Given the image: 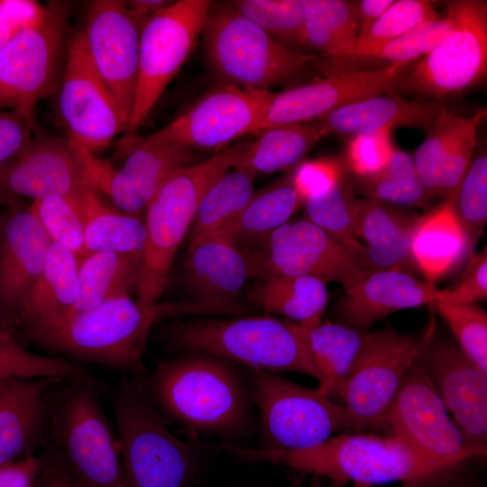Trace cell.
Returning a JSON list of instances; mask_svg holds the SVG:
<instances>
[{"instance_id": "cell-1", "label": "cell", "mask_w": 487, "mask_h": 487, "mask_svg": "<svg viewBox=\"0 0 487 487\" xmlns=\"http://www.w3.org/2000/svg\"><path fill=\"white\" fill-rule=\"evenodd\" d=\"M247 311L240 302L157 301L143 305L130 296H120L30 338L81 361L141 372L148 336L155 325L188 316L243 315Z\"/></svg>"}, {"instance_id": "cell-2", "label": "cell", "mask_w": 487, "mask_h": 487, "mask_svg": "<svg viewBox=\"0 0 487 487\" xmlns=\"http://www.w3.org/2000/svg\"><path fill=\"white\" fill-rule=\"evenodd\" d=\"M150 389L167 415L194 432L234 434L249 418L243 382L226 362L215 356L195 353L162 362Z\"/></svg>"}, {"instance_id": "cell-3", "label": "cell", "mask_w": 487, "mask_h": 487, "mask_svg": "<svg viewBox=\"0 0 487 487\" xmlns=\"http://www.w3.org/2000/svg\"><path fill=\"white\" fill-rule=\"evenodd\" d=\"M251 460L281 464L354 483L416 482L443 472L416 454L397 436L372 433H340L306 449L280 450L225 446Z\"/></svg>"}, {"instance_id": "cell-4", "label": "cell", "mask_w": 487, "mask_h": 487, "mask_svg": "<svg viewBox=\"0 0 487 487\" xmlns=\"http://www.w3.org/2000/svg\"><path fill=\"white\" fill-rule=\"evenodd\" d=\"M246 143L229 147L208 160L172 173L145 207V240L136 300L143 305L159 301L169 272L198 205L208 187L234 168Z\"/></svg>"}, {"instance_id": "cell-5", "label": "cell", "mask_w": 487, "mask_h": 487, "mask_svg": "<svg viewBox=\"0 0 487 487\" xmlns=\"http://www.w3.org/2000/svg\"><path fill=\"white\" fill-rule=\"evenodd\" d=\"M176 348L234 361L259 371L295 372L319 381L304 331L290 320L248 317L179 322L168 330Z\"/></svg>"}, {"instance_id": "cell-6", "label": "cell", "mask_w": 487, "mask_h": 487, "mask_svg": "<svg viewBox=\"0 0 487 487\" xmlns=\"http://www.w3.org/2000/svg\"><path fill=\"white\" fill-rule=\"evenodd\" d=\"M202 33L207 62L222 84L269 90L317 58L284 47L230 4L212 5Z\"/></svg>"}, {"instance_id": "cell-7", "label": "cell", "mask_w": 487, "mask_h": 487, "mask_svg": "<svg viewBox=\"0 0 487 487\" xmlns=\"http://www.w3.org/2000/svg\"><path fill=\"white\" fill-rule=\"evenodd\" d=\"M252 398L260 416L263 448L299 450L345 432L367 430L343 404L317 389L255 370Z\"/></svg>"}, {"instance_id": "cell-8", "label": "cell", "mask_w": 487, "mask_h": 487, "mask_svg": "<svg viewBox=\"0 0 487 487\" xmlns=\"http://www.w3.org/2000/svg\"><path fill=\"white\" fill-rule=\"evenodd\" d=\"M48 418L51 450L82 482L126 487L117 436L89 381L73 380L49 405Z\"/></svg>"}, {"instance_id": "cell-9", "label": "cell", "mask_w": 487, "mask_h": 487, "mask_svg": "<svg viewBox=\"0 0 487 487\" xmlns=\"http://www.w3.org/2000/svg\"><path fill=\"white\" fill-rule=\"evenodd\" d=\"M68 8L51 2L43 19L0 51V109L34 118L39 100L58 92L64 70Z\"/></svg>"}, {"instance_id": "cell-10", "label": "cell", "mask_w": 487, "mask_h": 487, "mask_svg": "<svg viewBox=\"0 0 487 487\" xmlns=\"http://www.w3.org/2000/svg\"><path fill=\"white\" fill-rule=\"evenodd\" d=\"M212 1L179 0L142 26L138 78L125 136L136 134L154 105L193 51Z\"/></svg>"}, {"instance_id": "cell-11", "label": "cell", "mask_w": 487, "mask_h": 487, "mask_svg": "<svg viewBox=\"0 0 487 487\" xmlns=\"http://www.w3.org/2000/svg\"><path fill=\"white\" fill-rule=\"evenodd\" d=\"M115 416L126 487H185L192 446L176 437L133 391L116 397Z\"/></svg>"}, {"instance_id": "cell-12", "label": "cell", "mask_w": 487, "mask_h": 487, "mask_svg": "<svg viewBox=\"0 0 487 487\" xmlns=\"http://www.w3.org/2000/svg\"><path fill=\"white\" fill-rule=\"evenodd\" d=\"M252 277L311 276L344 287L372 270L363 252L330 236L306 218L288 221L245 251Z\"/></svg>"}, {"instance_id": "cell-13", "label": "cell", "mask_w": 487, "mask_h": 487, "mask_svg": "<svg viewBox=\"0 0 487 487\" xmlns=\"http://www.w3.org/2000/svg\"><path fill=\"white\" fill-rule=\"evenodd\" d=\"M451 29L418 60L401 83L412 91L442 98L475 85L487 69V2L455 0L446 5Z\"/></svg>"}, {"instance_id": "cell-14", "label": "cell", "mask_w": 487, "mask_h": 487, "mask_svg": "<svg viewBox=\"0 0 487 487\" xmlns=\"http://www.w3.org/2000/svg\"><path fill=\"white\" fill-rule=\"evenodd\" d=\"M386 427L442 471L486 454L467 442L418 360L400 386Z\"/></svg>"}, {"instance_id": "cell-15", "label": "cell", "mask_w": 487, "mask_h": 487, "mask_svg": "<svg viewBox=\"0 0 487 487\" xmlns=\"http://www.w3.org/2000/svg\"><path fill=\"white\" fill-rule=\"evenodd\" d=\"M420 339L390 326L366 333L346 379L341 404L367 430L387 427L391 404L418 358Z\"/></svg>"}, {"instance_id": "cell-16", "label": "cell", "mask_w": 487, "mask_h": 487, "mask_svg": "<svg viewBox=\"0 0 487 487\" xmlns=\"http://www.w3.org/2000/svg\"><path fill=\"white\" fill-rule=\"evenodd\" d=\"M58 106L69 140L94 152L107 147L126 124L110 89L96 69L82 31L67 43Z\"/></svg>"}, {"instance_id": "cell-17", "label": "cell", "mask_w": 487, "mask_h": 487, "mask_svg": "<svg viewBox=\"0 0 487 487\" xmlns=\"http://www.w3.org/2000/svg\"><path fill=\"white\" fill-rule=\"evenodd\" d=\"M118 155L120 168L86 151L87 173L93 188L115 207L138 216L161 184L175 171L194 164L192 150L136 134L124 136Z\"/></svg>"}, {"instance_id": "cell-18", "label": "cell", "mask_w": 487, "mask_h": 487, "mask_svg": "<svg viewBox=\"0 0 487 487\" xmlns=\"http://www.w3.org/2000/svg\"><path fill=\"white\" fill-rule=\"evenodd\" d=\"M271 93L220 84L151 139L189 150L224 147L246 133H257Z\"/></svg>"}, {"instance_id": "cell-19", "label": "cell", "mask_w": 487, "mask_h": 487, "mask_svg": "<svg viewBox=\"0 0 487 487\" xmlns=\"http://www.w3.org/2000/svg\"><path fill=\"white\" fill-rule=\"evenodd\" d=\"M86 151L69 139L35 133L19 155L0 167V199L5 206L20 198L33 201L51 196L82 199L94 188Z\"/></svg>"}, {"instance_id": "cell-20", "label": "cell", "mask_w": 487, "mask_h": 487, "mask_svg": "<svg viewBox=\"0 0 487 487\" xmlns=\"http://www.w3.org/2000/svg\"><path fill=\"white\" fill-rule=\"evenodd\" d=\"M417 360L467 442L486 452L487 372L433 329L420 339Z\"/></svg>"}, {"instance_id": "cell-21", "label": "cell", "mask_w": 487, "mask_h": 487, "mask_svg": "<svg viewBox=\"0 0 487 487\" xmlns=\"http://www.w3.org/2000/svg\"><path fill=\"white\" fill-rule=\"evenodd\" d=\"M142 26L125 1L97 0L90 3L81 30L88 55L114 96L126 128L138 78Z\"/></svg>"}, {"instance_id": "cell-22", "label": "cell", "mask_w": 487, "mask_h": 487, "mask_svg": "<svg viewBox=\"0 0 487 487\" xmlns=\"http://www.w3.org/2000/svg\"><path fill=\"white\" fill-rule=\"evenodd\" d=\"M407 66L388 63L372 69L343 71L271 93L257 133L273 126L307 123L344 106L391 91Z\"/></svg>"}, {"instance_id": "cell-23", "label": "cell", "mask_w": 487, "mask_h": 487, "mask_svg": "<svg viewBox=\"0 0 487 487\" xmlns=\"http://www.w3.org/2000/svg\"><path fill=\"white\" fill-rule=\"evenodd\" d=\"M52 240L19 201L0 214V322L14 331L43 271Z\"/></svg>"}, {"instance_id": "cell-24", "label": "cell", "mask_w": 487, "mask_h": 487, "mask_svg": "<svg viewBox=\"0 0 487 487\" xmlns=\"http://www.w3.org/2000/svg\"><path fill=\"white\" fill-rule=\"evenodd\" d=\"M337 314L342 324L364 330L402 309L433 304L440 289L414 273L399 270H366L344 287Z\"/></svg>"}, {"instance_id": "cell-25", "label": "cell", "mask_w": 487, "mask_h": 487, "mask_svg": "<svg viewBox=\"0 0 487 487\" xmlns=\"http://www.w3.org/2000/svg\"><path fill=\"white\" fill-rule=\"evenodd\" d=\"M486 115V109H481L463 117L443 108L413 156L430 197H447L459 185L472 162L477 130Z\"/></svg>"}, {"instance_id": "cell-26", "label": "cell", "mask_w": 487, "mask_h": 487, "mask_svg": "<svg viewBox=\"0 0 487 487\" xmlns=\"http://www.w3.org/2000/svg\"><path fill=\"white\" fill-rule=\"evenodd\" d=\"M354 214L355 235L364 242L371 269L413 273L410 241L419 216L406 207L369 198L355 199Z\"/></svg>"}, {"instance_id": "cell-27", "label": "cell", "mask_w": 487, "mask_h": 487, "mask_svg": "<svg viewBox=\"0 0 487 487\" xmlns=\"http://www.w3.org/2000/svg\"><path fill=\"white\" fill-rule=\"evenodd\" d=\"M64 381H12L0 398V465L32 455L48 419L49 393Z\"/></svg>"}, {"instance_id": "cell-28", "label": "cell", "mask_w": 487, "mask_h": 487, "mask_svg": "<svg viewBox=\"0 0 487 487\" xmlns=\"http://www.w3.org/2000/svg\"><path fill=\"white\" fill-rule=\"evenodd\" d=\"M445 107L437 101H409L392 90L339 107L317 118L325 134L374 133L396 126H418L428 131Z\"/></svg>"}, {"instance_id": "cell-29", "label": "cell", "mask_w": 487, "mask_h": 487, "mask_svg": "<svg viewBox=\"0 0 487 487\" xmlns=\"http://www.w3.org/2000/svg\"><path fill=\"white\" fill-rule=\"evenodd\" d=\"M186 280L197 300L237 303L252 269L245 251L215 237L189 242Z\"/></svg>"}, {"instance_id": "cell-30", "label": "cell", "mask_w": 487, "mask_h": 487, "mask_svg": "<svg viewBox=\"0 0 487 487\" xmlns=\"http://www.w3.org/2000/svg\"><path fill=\"white\" fill-rule=\"evenodd\" d=\"M78 263L79 259L69 249L51 243L18 325L29 337L68 318L78 296Z\"/></svg>"}, {"instance_id": "cell-31", "label": "cell", "mask_w": 487, "mask_h": 487, "mask_svg": "<svg viewBox=\"0 0 487 487\" xmlns=\"http://www.w3.org/2000/svg\"><path fill=\"white\" fill-rule=\"evenodd\" d=\"M474 244L457 220L447 196L438 207L419 216L410 253L416 270L434 283L470 257Z\"/></svg>"}, {"instance_id": "cell-32", "label": "cell", "mask_w": 487, "mask_h": 487, "mask_svg": "<svg viewBox=\"0 0 487 487\" xmlns=\"http://www.w3.org/2000/svg\"><path fill=\"white\" fill-rule=\"evenodd\" d=\"M302 206L304 202L294 188L289 173L255 191L236 219L207 237L221 239L247 251L289 221Z\"/></svg>"}, {"instance_id": "cell-33", "label": "cell", "mask_w": 487, "mask_h": 487, "mask_svg": "<svg viewBox=\"0 0 487 487\" xmlns=\"http://www.w3.org/2000/svg\"><path fill=\"white\" fill-rule=\"evenodd\" d=\"M301 327L319 375L317 390L341 404L346 379L366 332L342 323L322 321L309 327Z\"/></svg>"}, {"instance_id": "cell-34", "label": "cell", "mask_w": 487, "mask_h": 487, "mask_svg": "<svg viewBox=\"0 0 487 487\" xmlns=\"http://www.w3.org/2000/svg\"><path fill=\"white\" fill-rule=\"evenodd\" d=\"M327 299L326 283L311 276L262 278L248 294L254 307L286 317L303 327L322 321Z\"/></svg>"}, {"instance_id": "cell-35", "label": "cell", "mask_w": 487, "mask_h": 487, "mask_svg": "<svg viewBox=\"0 0 487 487\" xmlns=\"http://www.w3.org/2000/svg\"><path fill=\"white\" fill-rule=\"evenodd\" d=\"M324 136L317 123L266 128L254 142L246 144L234 168L253 177L289 170Z\"/></svg>"}, {"instance_id": "cell-36", "label": "cell", "mask_w": 487, "mask_h": 487, "mask_svg": "<svg viewBox=\"0 0 487 487\" xmlns=\"http://www.w3.org/2000/svg\"><path fill=\"white\" fill-rule=\"evenodd\" d=\"M141 265V258L120 253H91L84 256L78 263V296L67 319L107 299L136 292Z\"/></svg>"}, {"instance_id": "cell-37", "label": "cell", "mask_w": 487, "mask_h": 487, "mask_svg": "<svg viewBox=\"0 0 487 487\" xmlns=\"http://www.w3.org/2000/svg\"><path fill=\"white\" fill-rule=\"evenodd\" d=\"M84 244L87 253H113L141 258L145 240L143 221L138 216L107 205L94 188L83 198Z\"/></svg>"}, {"instance_id": "cell-38", "label": "cell", "mask_w": 487, "mask_h": 487, "mask_svg": "<svg viewBox=\"0 0 487 487\" xmlns=\"http://www.w3.org/2000/svg\"><path fill=\"white\" fill-rule=\"evenodd\" d=\"M356 1L306 0L307 46L335 60L355 59L358 36Z\"/></svg>"}, {"instance_id": "cell-39", "label": "cell", "mask_w": 487, "mask_h": 487, "mask_svg": "<svg viewBox=\"0 0 487 487\" xmlns=\"http://www.w3.org/2000/svg\"><path fill=\"white\" fill-rule=\"evenodd\" d=\"M255 177L232 168L207 189L191 225L190 242L211 236L231 224L254 194Z\"/></svg>"}, {"instance_id": "cell-40", "label": "cell", "mask_w": 487, "mask_h": 487, "mask_svg": "<svg viewBox=\"0 0 487 487\" xmlns=\"http://www.w3.org/2000/svg\"><path fill=\"white\" fill-rule=\"evenodd\" d=\"M356 188L363 198L400 207L422 206L430 195L418 175L413 157L395 150L384 167L364 178H356Z\"/></svg>"}, {"instance_id": "cell-41", "label": "cell", "mask_w": 487, "mask_h": 487, "mask_svg": "<svg viewBox=\"0 0 487 487\" xmlns=\"http://www.w3.org/2000/svg\"><path fill=\"white\" fill-rule=\"evenodd\" d=\"M284 47L307 46L306 0H239L229 3Z\"/></svg>"}, {"instance_id": "cell-42", "label": "cell", "mask_w": 487, "mask_h": 487, "mask_svg": "<svg viewBox=\"0 0 487 487\" xmlns=\"http://www.w3.org/2000/svg\"><path fill=\"white\" fill-rule=\"evenodd\" d=\"M355 198L344 176L327 191L308 198L305 217L340 243L363 252L366 249L355 235Z\"/></svg>"}, {"instance_id": "cell-43", "label": "cell", "mask_w": 487, "mask_h": 487, "mask_svg": "<svg viewBox=\"0 0 487 487\" xmlns=\"http://www.w3.org/2000/svg\"><path fill=\"white\" fill-rule=\"evenodd\" d=\"M82 200L51 196L34 200L30 207L52 242L64 245L79 260L87 255Z\"/></svg>"}, {"instance_id": "cell-44", "label": "cell", "mask_w": 487, "mask_h": 487, "mask_svg": "<svg viewBox=\"0 0 487 487\" xmlns=\"http://www.w3.org/2000/svg\"><path fill=\"white\" fill-rule=\"evenodd\" d=\"M438 19L432 2L427 0H395L366 30L358 33L355 58L364 57L372 49L391 41L417 25Z\"/></svg>"}, {"instance_id": "cell-45", "label": "cell", "mask_w": 487, "mask_h": 487, "mask_svg": "<svg viewBox=\"0 0 487 487\" xmlns=\"http://www.w3.org/2000/svg\"><path fill=\"white\" fill-rule=\"evenodd\" d=\"M40 378L89 381V374L75 363L31 353L17 342L0 340V379Z\"/></svg>"}, {"instance_id": "cell-46", "label": "cell", "mask_w": 487, "mask_h": 487, "mask_svg": "<svg viewBox=\"0 0 487 487\" xmlns=\"http://www.w3.org/2000/svg\"><path fill=\"white\" fill-rule=\"evenodd\" d=\"M454 213L469 237L476 243L487 222V155L482 152L459 185L448 195Z\"/></svg>"}, {"instance_id": "cell-47", "label": "cell", "mask_w": 487, "mask_h": 487, "mask_svg": "<svg viewBox=\"0 0 487 487\" xmlns=\"http://www.w3.org/2000/svg\"><path fill=\"white\" fill-rule=\"evenodd\" d=\"M454 334L458 346L477 366L487 372V315L476 304L433 303Z\"/></svg>"}, {"instance_id": "cell-48", "label": "cell", "mask_w": 487, "mask_h": 487, "mask_svg": "<svg viewBox=\"0 0 487 487\" xmlns=\"http://www.w3.org/2000/svg\"><path fill=\"white\" fill-rule=\"evenodd\" d=\"M450 29L451 22L447 16L444 19L425 22L402 35L372 49L364 57L408 65L429 53Z\"/></svg>"}, {"instance_id": "cell-49", "label": "cell", "mask_w": 487, "mask_h": 487, "mask_svg": "<svg viewBox=\"0 0 487 487\" xmlns=\"http://www.w3.org/2000/svg\"><path fill=\"white\" fill-rule=\"evenodd\" d=\"M394 151L391 129L358 134L348 142L343 162L356 178H364L381 170Z\"/></svg>"}, {"instance_id": "cell-50", "label": "cell", "mask_w": 487, "mask_h": 487, "mask_svg": "<svg viewBox=\"0 0 487 487\" xmlns=\"http://www.w3.org/2000/svg\"><path fill=\"white\" fill-rule=\"evenodd\" d=\"M487 299V251L472 253L455 284L440 289L435 301L447 305L476 304Z\"/></svg>"}, {"instance_id": "cell-51", "label": "cell", "mask_w": 487, "mask_h": 487, "mask_svg": "<svg viewBox=\"0 0 487 487\" xmlns=\"http://www.w3.org/2000/svg\"><path fill=\"white\" fill-rule=\"evenodd\" d=\"M344 170L345 164L335 159L308 161L291 172L292 182L305 203L333 187L344 176Z\"/></svg>"}, {"instance_id": "cell-52", "label": "cell", "mask_w": 487, "mask_h": 487, "mask_svg": "<svg viewBox=\"0 0 487 487\" xmlns=\"http://www.w3.org/2000/svg\"><path fill=\"white\" fill-rule=\"evenodd\" d=\"M35 133L34 118L18 111L0 109V167L19 155Z\"/></svg>"}, {"instance_id": "cell-53", "label": "cell", "mask_w": 487, "mask_h": 487, "mask_svg": "<svg viewBox=\"0 0 487 487\" xmlns=\"http://www.w3.org/2000/svg\"><path fill=\"white\" fill-rule=\"evenodd\" d=\"M46 6L34 0H0V51L22 30L39 23Z\"/></svg>"}, {"instance_id": "cell-54", "label": "cell", "mask_w": 487, "mask_h": 487, "mask_svg": "<svg viewBox=\"0 0 487 487\" xmlns=\"http://www.w3.org/2000/svg\"><path fill=\"white\" fill-rule=\"evenodd\" d=\"M44 464V456L29 455L0 465V487H33Z\"/></svg>"}, {"instance_id": "cell-55", "label": "cell", "mask_w": 487, "mask_h": 487, "mask_svg": "<svg viewBox=\"0 0 487 487\" xmlns=\"http://www.w3.org/2000/svg\"><path fill=\"white\" fill-rule=\"evenodd\" d=\"M43 456V467L33 487H89L52 450Z\"/></svg>"}, {"instance_id": "cell-56", "label": "cell", "mask_w": 487, "mask_h": 487, "mask_svg": "<svg viewBox=\"0 0 487 487\" xmlns=\"http://www.w3.org/2000/svg\"><path fill=\"white\" fill-rule=\"evenodd\" d=\"M395 0L356 1L358 14V33L369 28Z\"/></svg>"}, {"instance_id": "cell-57", "label": "cell", "mask_w": 487, "mask_h": 487, "mask_svg": "<svg viewBox=\"0 0 487 487\" xmlns=\"http://www.w3.org/2000/svg\"><path fill=\"white\" fill-rule=\"evenodd\" d=\"M170 1L163 0H133L125 1L130 13L143 24L149 18L169 5Z\"/></svg>"}, {"instance_id": "cell-58", "label": "cell", "mask_w": 487, "mask_h": 487, "mask_svg": "<svg viewBox=\"0 0 487 487\" xmlns=\"http://www.w3.org/2000/svg\"><path fill=\"white\" fill-rule=\"evenodd\" d=\"M0 340L19 343L14 331L8 328L2 322H0Z\"/></svg>"}, {"instance_id": "cell-59", "label": "cell", "mask_w": 487, "mask_h": 487, "mask_svg": "<svg viewBox=\"0 0 487 487\" xmlns=\"http://www.w3.org/2000/svg\"><path fill=\"white\" fill-rule=\"evenodd\" d=\"M14 379H0V398L5 392Z\"/></svg>"}, {"instance_id": "cell-60", "label": "cell", "mask_w": 487, "mask_h": 487, "mask_svg": "<svg viewBox=\"0 0 487 487\" xmlns=\"http://www.w3.org/2000/svg\"><path fill=\"white\" fill-rule=\"evenodd\" d=\"M353 487H373V486L368 485V484H363V483H356V482H354Z\"/></svg>"}]
</instances>
